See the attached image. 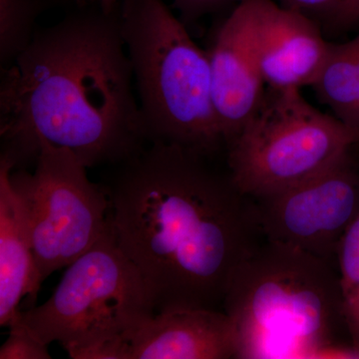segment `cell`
Returning <instances> with one entry per match:
<instances>
[{
  "mask_svg": "<svg viewBox=\"0 0 359 359\" xmlns=\"http://www.w3.org/2000/svg\"><path fill=\"white\" fill-rule=\"evenodd\" d=\"M205 157L149 143L112 166L104 188L116 242L140 273L156 313L223 311L236 269L266 241L256 201Z\"/></svg>",
  "mask_w": 359,
  "mask_h": 359,
  "instance_id": "cell-1",
  "label": "cell"
},
{
  "mask_svg": "<svg viewBox=\"0 0 359 359\" xmlns=\"http://www.w3.org/2000/svg\"><path fill=\"white\" fill-rule=\"evenodd\" d=\"M135 89L119 8L82 6L1 68V155L25 169L43 139L87 168L120 164L149 144Z\"/></svg>",
  "mask_w": 359,
  "mask_h": 359,
  "instance_id": "cell-2",
  "label": "cell"
},
{
  "mask_svg": "<svg viewBox=\"0 0 359 359\" xmlns=\"http://www.w3.org/2000/svg\"><path fill=\"white\" fill-rule=\"evenodd\" d=\"M223 311L238 359L356 358L346 328L337 264L264 241L236 269Z\"/></svg>",
  "mask_w": 359,
  "mask_h": 359,
  "instance_id": "cell-3",
  "label": "cell"
},
{
  "mask_svg": "<svg viewBox=\"0 0 359 359\" xmlns=\"http://www.w3.org/2000/svg\"><path fill=\"white\" fill-rule=\"evenodd\" d=\"M119 13L148 143L212 154L224 140L208 52L164 0H122Z\"/></svg>",
  "mask_w": 359,
  "mask_h": 359,
  "instance_id": "cell-4",
  "label": "cell"
},
{
  "mask_svg": "<svg viewBox=\"0 0 359 359\" xmlns=\"http://www.w3.org/2000/svg\"><path fill=\"white\" fill-rule=\"evenodd\" d=\"M359 133L316 109L301 90H266L263 101L228 144L229 174L244 195L259 200L334 166Z\"/></svg>",
  "mask_w": 359,
  "mask_h": 359,
  "instance_id": "cell-5",
  "label": "cell"
},
{
  "mask_svg": "<svg viewBox=\"0 0 359 359\" xmlns=\"http://www.w3.org/2000/svg\"><path fill=\"white\" fill-rule=\"evenodd\" d=\"M53 294L18 314L20 325L42 344L58 342L71 354L116 339H126L155 309L135 264L116 242L112 229L75 259Z\"/></svg>",
  "mask_w": 359,
  "mask_h": 359,
  "instance_id": "cell-6",
  "label": "cell"
},
{
  "mask_svg": "<svg viewBox=\"0 0 359 359\" xmlns=\"http://www.w3.org/2000/svg\"><path fill=\"white\" fill-rule=\"evenodd\" d=\"M39 149L34 172L13 170L11 183L25 210L41 283L103 237L109 229V199L70 150L43 139Z\"/></svg>",
  "mask_w": 359,
  "mask_h": 359,
  "instance_id": "cell-7",
  "label": "cell"
},
{
  "mask_svg": "<svg viewBox=\"0 0 359 359\" xmlns=\"http://www.w3.org/2000/svg\"><path fill=\"white\" fill-rule=\"evenodd\" d=\"M256 203L266 241L337 264L340 242L359 216V172L347 155L323 173Z\"/></svg>",
  "mask_w": 359,
  "mask_h": 359,
  "instance_id": "cell-8",
  "label": "cell"
},
{
  "mask_svg": "<svg viewBox=\"0 0 359 359\" xmlns=\"http://www.w3.org/2000/svg\"><path fill=\"white\" fill-rule=\"evenodd\" d=\"M207 52L212 100L228 145L255 114L266 93L257 62L252 0H238Z\"/></svg>",
  "mask_w": 359,
  "mask_h": 359,
  "instance_id": "cell-9",
  "label": "cell"
},
{
  "mask_svg": "<svg viewBox=\"0 0 359 359\" xmlns=\"http://www.w3.org/2000/svg\"><path fill=\"white\" fill-rule=\"evenodd\" d=\"M257 62L264 84L276 90L311 86L327 58L330 42L313 18L275 0H252Z\"/></svg>",
  "mask_w": 359,
  "mask_h": 359,
  "instance_id": "cell-10",
  "label": "cell"
},
{
  "mask_svg": "<svg viewBox=\"0 0 359 359\" xmlns=\"http://www.w3.org/2000/svg\"><path fill=\"white\" fill-rule=\"evenodd\" d=\"M130 359L236 358L230 318L219 309L155 313L128 337Z\"/></svg>",
  "mask_w": 359,
  "mask_h": 359,
  "instance_id": "cell-11",
  "label": "cell"
},
{
  "mask_svg": "<svg viewBox=\"0 0 359 359\" xmlns=\"http://www.w3.org/2000/svg\"><path fill=\"white\" fill-rule=\"evenodd\" d=\"M13 169V163L0 155V325L8 327L23 297L34 299L41 285L25 210L11 183Z\"/></svg>",
  "mask_w": 359,
  "mask_h": 359,
  "instance_id": "cell-12",
  "label": "cell"
},
{
  "mask_svg": "<svg viewBox=\"0 0 359 359\" xmlns=\"http://www.w3.org/2000/svg\"><path fill=\"white\" fill-rule=\"evenodd\" d=\"M311 87L320 102L332 111L334 117L358 132V91L353 39L344 43L330 42L327 58Z\"/></svg>",
  "mask_w": 359,
  "mask_h": 359,
  "instance_id": "cell-13",
  "label": "cell"
},
{
  "mask_svg": "<svg viewBox=\"0 0 359 359\" xmlns=\"http://www.w3.org/2000/svg\"><path fill=\"white\" fill-rule=\"evenodd\" d=\"M49 0H0V65H13L32 44Z\"/></svg>",
  "mask_w": 359,
  "mask_h": 359,
  "instance_id": "cell-14",
  "label": "cell"
},
{
  "mask_svg": "<svg viewBox=\"0 0 359 359\" xmlns=\"http://www.w3.org/2000/svg\"><path fill=\"white\" fill-rule=\"evenodd\" d=\"M337 266L347 334L359 353V216L340 242Z\"/></svg>",
  "mask_w": 359,
  "mask_h": 359,
  "instance_id": "cell-15",
  "label": "cell"
},
{
  "mask_svg": "<svg viewBox=\"0 0 359 359\" xmlns=\"http://www.w3.org/2000/svg\"><path fill=\"white\" fill-rule=\"evenodd\" d=\"M8 339L0 348V359H49L48 346L42 344L20 325L9 327Z\"/></svg>",
  "mask_w": 359,
  "mask_h": 359,
  "instance_id": "cell-16",
  "label": "cell"
},
{
  "mask_svg": "<svg viewBox=\"0 0 359 359\" xmlns=\"http://www.w3.org/2000/svg\"><path fill=\"white\" fill-rule=\"evenodd\" d=\"M238 0H174L184 23L195 20L205 14L215 13Z\"/></svg>",
  "mask_w": 359,
  "mask_h": 359,
  "instance_id": "cell-17",
  "label": "cell"
},
{
  "mask_svg": "<svg viewBox=\"0 0 359 359\" xmlns=\"http://www.w3.org/2000/svg\"><path fill=\"white\" fill-rule=\"evenodd\" d=\"M327 20L330 27L337 32L359 25V0H339Z\"/></svg>",
  "mask_w": 359,
  "mask_h": 359,
  "instance_id": "cell-18",
  "label": "cell"
},
{
  "mask_svg": "<svg viewBox=\"0 0 359 359\" xmlns=\"http://www.w3.org/2000/svg\"><path fill=\"white\" fill-rule=\"evenodd\" d=\"M339 0H280V4L290 11L304 14L311 18L313 15H325L327 18Z\"/></svg>",
  "mask_w": 359,
  "mask_h": 359,
  "instance_id": "cell-19",
  "label": "cell"
},
{
  "mask_svg": "<svg viewBox=\"0 0 359 359\" xmlns=\"http://www.w3.org/2000/svg\"><path fill=\"white\" fill-rule=\"evenodd\" d=\"M122 0H96L98 6L102 8L105 13H110L117 11L121 4Z\"/></svg>",
  "mask_w": 359,
  "mask_h": 359,
  "instance_id": "cell-20",
  "label": "cell"
},
{
  "mask_svg": "<svg viewBox=\"0 0 359 359\" xmlns=\"http://www.w3.org/2000/svg\"><path fill=\"white\" fill-rule=\"evenodd\" d=\"M354 45H355V77L356 84H358V131L359 132V33L353 39Z\"/></svg>",
  "mask_w": 359,
  "mask_h": 359,
  "instance_id": "cell-21",
  "label": "cell"
},
{
  "mask_svg": "<svg viewBox=\"0 0 359 359\" xmlns=\"http://www.w3.org/2000/svg\"><path fill=\"white\" fill-rule=\"evenodd\" d=\"M76 2L80 6H87L90 2H96V0H76Z\"/></svg>",
  "mask_w": 359,
  "mask_h": 359,
  "instance_id": "cell-22",
  "label": "cell"
}]
</instances>
